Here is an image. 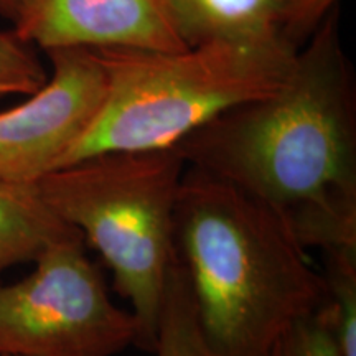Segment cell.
<instances>
[{"label":"cell","instance_id":"6da1fadb","mask_svg":"<svg viewBox=\"0 0 356 356\" xmlns=\"http://www.w3.org/2000/svg\"><path fill=\"white\" fill-rule=\"evenodd\" d=\"M175 149L186 167L274 208L307 251L356 244V84L340 6L275 91L226 111Z\"/></svg>","mask_w":356,"mask_h":356},{"label":"cell","instance_id":"7a4b0ae2","mask_svg":"<svg viewBox=\"0 0 356 356\" xmlns=\"http://www.w3.org/2000/svg\"><path fill=\"white\" fill-rule=\"evenodd\" d=\"M175 254L215 356H264L325 305L322 273L274 208L186 167L175 207Z\"/></svg>","mask_w":356,"mask_h":356},{"label":"cell","instance_id":"3957f363","mask_svg":"<svg viewBox=\"0 0 356 356\" xmlns=\"http://www.w3.org/2000/svg\"><path fill=\"white\" fill-rule=\"evenodd\" d=\"M96 51L108 78L104 101L60 168L97 154L172 149L226 111L275 91L299 53L234 42Z\"/></svg>","mask_w":356,"mask_h":356},{"label":"cell","instance_id":"277c9868","mask_svg":"<svg viewBox=\"0 0 356 356\" xmlns=\"http://www.w3.org/2000/svg\"><path fill=\"white\" fill-rule=\"evenodd\" d=\"M185 160L175 147L108 152L56 168L38 193L113 273L136 320V343L154 353L167 279L175 261V207Z\"/></svg>","mask_w":356,"mask_h":356},{"label":"cell","instance_id":"5b68a950","mask_svg":"<svg viewBox=\"0 0 356 356\" xmlns=\"http://www.w3.org/2000/svg\"><path fill=\"white\" fill-rule=\"evenodd\" d=\"M33 264L0 282V355L115 356L136 343L132 312L111 300L83 238L50 244Z\"/></svg>","mask_w":356,"mask_h":356},{"label":"cell","instance_id":"8992f818","mask_svg":"<svg viewBox=\"0 0 356 356\" xmlns=\"http://www.w3.org/2000/svg\"><path fill=\"white\" fill-rule=\"evenodd\" d=\"M44 53L51 70L43 86L15 108L0 111L2 184H35L60 168L104 101L108 78L96 50Z\"/></svg>","mask_w":356,"mask_h":356},{"label":"cell","instance_id":"52a82bcc","mask_svg":"<svg viewBox=\"0 0 356 356\" xmlns=\"http://www.w3.org/2000/svg\"><path fill=\"white\" fill-rule=\"evenodd\" d=\"M13 32L43 51L188 48L177 32L168 0H32Z\"/></svg>","mask_w":356,"mask_h":356},{"label":"cell","instance_id":"ba28073f","mask_svg":"<svg viewBox=\"0 0 356 356\" xmlns=\"http://www.w3.org/2000/svg\"><path fill=\"white\" fill-rule=\"evenodd\" d=\"M186 47L277 43L300 50L340 0H168Z\"/></svg>","mask_w":356,"mask_h":356},{"label":"cell","instance_id":"9c48e42d","mask_svg":"<svg viewBox=\"0 0 356 356\" xmlns=\"http://www.w3.org/2000/svg\"><path fill=\"white\" fill-rule=\"evenodd\" d=\"M70 238L81 234L48 207L35 184L0 181V275Z\"/></svg>","mask_w":356,"mask_h":356},{"label":"cell","instance_id":"30bf717a","mask_svg":"<svg viewBox=\"0 0 356 356\" xmlns=\"http://www.w3.org/2000/svg\"><path fill=\"white\" fill-rule=\"evenodd\" d=\"M154 353L157 356H215L200 330L188 280L177 254L168 273Z\"/></svg>","mask_w":356,"mask_h":356},{"label":"cell","instance_id":"8fae6325","mask_svg":"<svg viewBox=\"0 0 356 356\" xmlns=\"http://www.w3.org/2000/svg\"><path fill=\"white\" fill-rule=\"evenodd\" d=\"M323 312L341 356H356V244L322 251Z\"/></svg>","mask_w":356,"mask_h":356},{"label":"cell","instance_id":"7c38bea8","mask_svg":"<svg viewBox=\"0 0 356 356\" xmlns=\"http://www.w3.org/2000/svg\"><path fill=\"white\" fill-rule=\"evenodd\" d=\"M50 71L40 60L37 48L12 30H0V99L30 96L48 79Z\"/></svg>","mask_w":356,"mask_h":356},{"label":"cell","instance_id":"4fadbf2b","mask_svg":"<svg viewBox=\"0 0 356 356\" xmlns=\"http://www.w3.org/2000/svg\"><path fill=\"white\" fill-rule=\"evenodd\" d=\"M264 356H341L328 327L323 307L297 320L270 345Z\"/></svg>","mask_w":356,"mask_h":356},{"label":"cell","instance_id":"5bb4252c","mask_svg":"<svg viewBox=\"0 0 356 356\" xmlns=\"http://www.w3.org/2000/svg\"><path fill=\"white\" fill-rule=\"evenodd\" d=\"M30 2L32 0H0V17L13 25L20 19Z\"/></svg>","mask_w":356,"mask_h":356},{"label":"cell","instance_id":"9a60e30c","mask_svg":"<svg viewBox=\"0 0 356 356\" xmlns=\"http://www.w3.org/2000/svg\"><path fill=\"white\" fill-rule=\"evenodd\" d=\"M0 356H6V355H0Z\"/></svg>","mask_w":356,"mask_h":356}]
</instances>
